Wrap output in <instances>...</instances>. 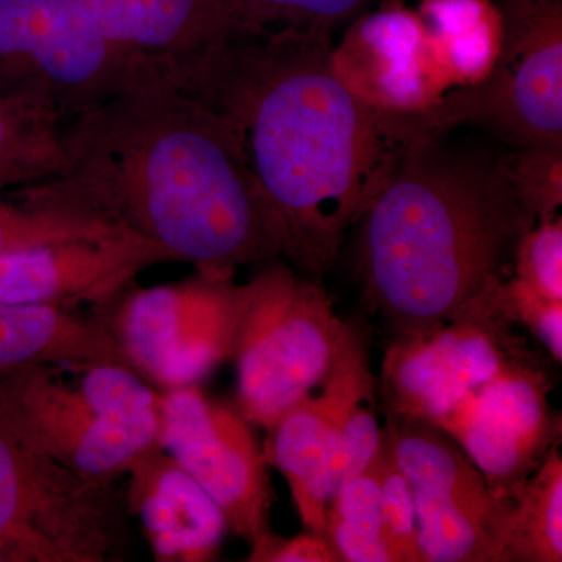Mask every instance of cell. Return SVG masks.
I'll use <instances>...</instances> for the list:
<instances>
[{"label": "cell", "mask_w": 562, "mask_h": 562, "mask_svg": "<svg viewBox=\"0 0 562 562\" xmlns=\"http://www.w3.org/2000/svg\"><path fill=\"white\" fill-rule=\"evenodd\" d=\"M165 262H173L168 251L124 228L50 243L0 258V302L106 305Z\"/></svg>", "instance_id": "15"}, {"label": "cell", "mask_w": 562, "mask_h": 562, "mask_svg": "<svg viewBox=\"0 0 562 562\" xmlns=\"http://www.w3.org/2000/svg\"><path fill=\"white\" fill-rule=\"evenodd\" d=\"M103 40L131 61L180 66L257 35L243 0H74Z\"/></svg>", "instance_id": "17"}, {"label": "cell", "mask_w": 562, "mask_h": 562, "mask_svg": "<svg viewBox=\"0 0 562 562\" xmlns=\"http://www.w3.org/2000/svg\"><path fill=\"white\" fill-rule=\"evenodd\" d=\"M436 68L450 91L486 79L502 44V18L492 0H420L417 9Z\"/></svg>", "instance_id": "20"}, {"label": "cell", "mask_w": 562, "mask_h": 562, "mask_svg": "<svg viewBox=\"0 0 562 562\" xmlns=\"http://www.w3.org/2000/svg\"><path fill=\"white\" fill-rule=\"evenodd\" d=\"M158 442L220 506L228 530L249 541L271 531L269 464L250 422L198 384L162 392Z\"/></svg>", "instance_id": "13"}, {"label": "cell", "mask_w": 562, "mask_h": 562, "mask_svg": "<svg viewBox=\"0 0 562 562\" xmlns=\"http://www.w3.org/2000/svg\"><path fill=\"white\" fill-rule=\"evenodd\" d=\"M505 280L447 321L392 336L380 375L386 413L435 425L468 392L530 351L513 333L516 321L503 294Z\"/></svg>", "instance_id": "9"}, {"label": "cell", "mask_w": 562, "mask_h": 562, "mask_svg": "<svg viewBox=\"0 0 562 562\" xmlns=\"http://www.w3.org/2000/svg\"><path fill=\"white\" fill-rule=\"evenodd\" d=\"M505 284L516 294L562 301V220L536 224L525 233Z\"/></svg>", "instance_id": "27"}, {"label": "cell", "mask_w": 562, "mask_h": 562, "mask_svg": "<svg viewBox=\"0 0 562 562\" xmlns=\"http://www.w3.org/2000/svg\"><path fill=\"white\" fill-rule=\"evenodd\" d=\"M553 443L513 503L506 562L562 561V457Z\"/></svg>", "instance_id": "22"}, {"label": "cell", "mask_w": 562, "mask_h": 562, "mask_svg": "<svg viewBox=\"0 0 562 562\" xmlns=\"http://www.w3.org/2000/svg\"><path fill=\"white\" fill-rule=\"evenodd\" d=\"M502 44L486 79L417 111L424 131L490 128L514 147L562 146V0H498Z\"/></svg>", "instance_id": "7"}, {"label": "cell", "mask_w": 562, "mask_h": 562, "mask_svg": "<svg viewBox=\"0 0 562 562\" xmlns=\"http://www.w3.org/2000/svg\"><path fill=\"white\" fill-rule=\"evenodd\" d=\"M0 369V424L22 446L111 486L158 442L161 395L122 364Z\"/></svg>", "instance_id": "4"}, {"label": "cell", "mask_w": 562, "mask_h": 562, "mask_svg": "<svg viewBox=\"0 0 562 562\" xmlns=\"http://www.w3.org/2000/svg\"><path fill=\"white\" fill-rule=\"evenodd\" d=\"M387 446L412 486L422 562H506L513 503L449 432L386 413Z\"/></svg>", "instance_id": "10"}, {"label": "cell", "mask_w": 562, "mask_h": 562, "mask_svg": "<svg viewBox=\"0 0 562 562\" xmlns=\"http://www.w3.org/2000/svg\"><path fill=\"white\" fill-rule=\"evenodd\" d=\"M506 281V280H505ZM503 294L516 324H522L546 346L554 361H562V301L516 294L503 283Z\"/></svg>", "instance_id": "30"}, {"label": "cell", "mask_w": 562, "mask_h": 562, "mask_svg": "<svg viewBox=\"0 0 562 562\" xmlns=\"http://www.w3.org/2000/svg\"><path fill=\"white\" fill-rule=\"evenodd\" d=\"M251 277V299L236 341V402L251 425L273 427L321 386L347 325L316 279L276 260Z\"/></svg>", "instance_id": "5"}, {"label": "cell", "mask_w": 562, "mask_h": 562, "mask_svg": "<svg viewBox=\"0 0 562 562\" xmlns=\"http://www.w3.org/2000/svg\"><path fill=\"white\" fill-rule=\"evenodd\" d=\"M128 549L127 520L111 486L33 452L0 424L3 561H124Z\"/></svg>", "instance_id": "6"}, {"label": "cell", "mask_w": 562, "mask_h": 562, "mask_svg": "<svg viewBox=\"0 0 562 562\" xmlns=\"http://www.w3.org/2000/svg\"><path fill=\"white\" fill-rule=\"evenodd\" d=\"M358 224L368 308L397 336L449 319L508 279L538 222L501 158L435 135L406 149Z\"/></svg>", "instance_id": "3"}, {"label": "cell", "mask_w": 562, "mask_h": 562, "mask_svg": "<svg viewBox=\"0 0 562 562\" xmlns=\"http://www.w3.org/2000/svg\"><path fill=\"white\" fill-rule=\"evenodd\" d=\"M331 33L251 35L180 66V83L220 113L241 144L279 222L281 257L319 279L338 260L409 146L412 113L375 109L333 68Z\"/></svg>", "instance_id": "2"}, {"label": "cell", "mask_w": 562, "mask_h": 562, "mask_svg": "<svg viewBox=\"0 0 562 562\" xmlns=\"http://www.w3.org/2000/svg\"><path fill=\"white\" fill-rule=\"evenodd\" d=\"M383 447L371 464L344 484L328 508L325 538L339 562H392L383 539L380 461Z\"/></svg>", "instance_id": "23"}, {"label": "cell", "mask_w": 562, "mask_h": 562, "mask_svg": "<svg viewBox=\"0 0 562 562\" xmlns=\"http://www.w3.org/2000/svg\"><path fill=\"white\" fill-rule=\"evenodd\" d=\"M250 547V562H339L330 541L313 531L294 538H281L269 531Z\"/></svg>", "instance_id": "31"}, {"label": "cell", "mask_w": 562, "mask_h": 562, "mask_svg": "<svg viewBox=\"0 0 562 562\" xmlns=\"http://www.w3.org/2000/svg\"><path fill=\"white\" fill-rule=\"evenodd\" d=\"M113 228L120 227L61 211L40 209L10 198V202L0 201V258Z\"/></svg>", "instance_id": "24"}, {"label": "cell", "mask_w": 562, "mask_h": 562, "mask_svg": "<svg viewBox=\"0 0 562 562\" xmlns=\"http://www.w3.org/2000/svg\"><path fill=\"white\" fill-rule=\"evenodd\" d=\"M0 562H5V561H3L2 554H0Z\"/></svg>", "instance_id": "32"}, {"label": "cell", "mask_w": 562, "mask_h": 562, "mask_svg": "<svg viewBox=\"0 0 562 562\" xmlns=\"http://www.w3.org/2000/svg\"><path fill=\"white\" fill-rule=\"evenodd\" d=\"M251 281L198 271L177 283L122 292L102 317L133 371L162 391L199 384L233 358Z\"/></svg>", "instance_id": "8"}, {"label": "cell", "mask_w": 562, "mask_h": 562, "mask_svg": "<svg viewBox=\"0 0 562 562\" xmlns=\"http://www.w3.org/2000/svg\"><path fill=\"white\" fill-rule=\"evenodd\" d=\"M552 390L542 362L528 351L468 392L435 425L460 443L498 498L514 503L550 447L561 442Z\"/></svg>", "instance_id": "12"}, {"label": "cell", "mask_w": 562, "mask_h": 562, "mask_svg": "<svg viewBox=\"0 0 562 562\" xmlns=\"http://www.w3.org/2000/svg\"><path fill=\"white\" fill-rule=\"evenodd\" d=\"M333 68L358 98L375 109L414 113L449 94L419 13L401 2L366 11L333 44Z\"/></svg>", "instance_id": "16"}, {"label": "cell", "mask_w": 562, "mask_h": 562, "mask_svg": "<svg viewBox=\"0 0 562 562\" xmlns=\"http://www.w3.org/2000/svg\"><path fill=\"white\" fill-rule=\"evenodd\" d=\"M98 364L131 368L102 317H83L61 306L0 302V369Z\"/></svg>", "instance_id": "19"}, {"label": "cell", "mask_w": 562, "mask_h": 562, "mask_svg": "<svg viewBox=\"0 0 562 562\" xmlns=\"http://www.w3.org/2000/svg\"><path fill=\"white\" fill-rule=\"evenodd\" d=\"M380 483L383 539L390 550L392 562H422L416 503L412 486L392 457L386 436L380 461Z\"/></svg>", "instance_id": "28"}, {"label": "cell", "mask_w": 562, "mask_h": 562, "mask_svg": "<svg viewBox=\"0 0 562 562\" xmlns=\"http://www.w3.org/2000/svg\"><path fill=\"white\" fill-rule=\"evenodd\" d=\"M375 0H243L257 35L280 31L325 32L357 20Z\"/></svg>", "instance_id": "25"}, {"label": "cell", "mask_w": 562, "mask_h": 562, "mask_svg": "<svg viewBox=\"0 0 562 562\" xmlns=\"http://www.w3.org/2000/svg\"><path fill=\"white\" fill-rule=\"evenodd\" d=\"M60 120L24 99L0 94V192L31 187L60 171Z\"/></svg>", "instance_id": "21"}, {"label": "cell", "mask_w": 562, "mask_h": 562, "mask_svg": "<svg viewBox=\"0 0 562 562\" xmlns=\"http://www.w3.org/2000/svg\"><path fill=\"white\" fill-rule=\"evenodd\" d=\"M361 401L351 406L339 439L335 468H333V494L344 484L360 475L382 449L384 428L380 427L373 408L362 406Z\"/></svg>", "instance_id": "29"}, {"label": "cell", "mask_w": 562, "mask_h": 562, "mask_svg": "<svg viewBox=\"0 0 562 562\" xmlns=\"http://www.w3.org/2000/svg\"><path fill=\"white\" fill-rule=\"evenodd\" d=\"M501 161L536 222L557 220L562 205V146H520L509 157H501Z\"/></svg>", "instance_id": "26"}, {"label": "cell", "mask_w": 562, "mask_h": 562, "mask_svg": "<svg viewBox=\"0 0 562 562\" xmlns=\"http://www.w3.org/2000/svg\"><path fill=\"white\" fill-rule=\"evenodd\" d=\"M131 69L74 0H0V94L61 122L105 99Z\"/></svg>", "instance_id": "11"}, {"label": "cell", "mask_w": 562, "mask_h": 562, "mask_svg": "<svg viewBox=\"0 0 562 562\" xmlns=\"http://www.w3.org/2000/svg\"><path fill=\"white\" fill-rule=\"evenodd\" d=\"M127 509L160 562L214 560L228 530L220 506L160 443L128 465Z\"/></svg>", "instance_id": "18"}, {"label": "cell", "mask_w": 562, "mask_h": 562, "mask_svg": "<svg viewBox=\"0 0 562 562\" xmlns=\"http://www.w3.org/2000/svg\"><path fill=\"white\" fill-rule=\"evenodd\" d=\"M58 138L60 171L11 199L124 228L198 271L235 276L281 257L279 222L231 124L166 66L132 61Z\"/></svg>", "instance_id": "1"}, {"label": "cell", "mask_w": 562, "mask_h": 562, "mask_svg": "<svg viewBox=\"0 0 562 562\" xmlns=\"http://www.w3.org/2000/svg\"><path fill=\"white\" fill-rule=\"evenodd\" d=\"M375 382L364 336L349 322L319 394L306 395L266 430L262 453L286 479L306 531L325 536L344 424L355 403L372 401Z\"/></svg>", "instance_id": "14"}]
</instances>
